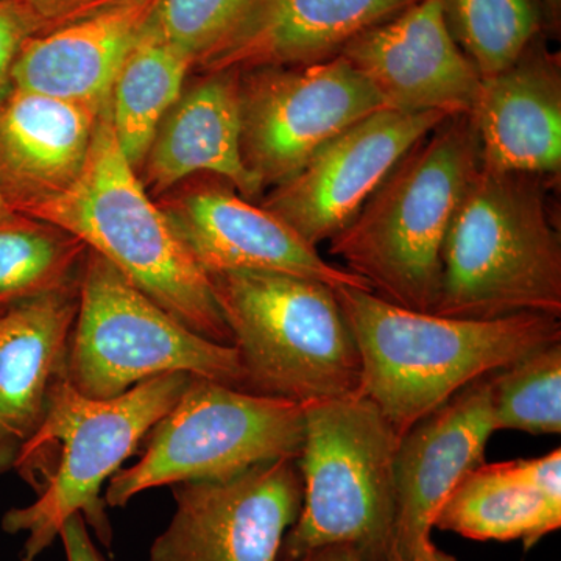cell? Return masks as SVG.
<instances>
[{
    "instance_id": "6da1fadb",
    "label": "cell",
    "mask_w": 561,
    "mask_h": 561,
    "mask_svg": "<svg viewBox=\"0 0 561 561\" xmlns=\"http://www.w3.org/2000/svg\"><path fill=\"white\" fill-rule=\"evenodd\" d=\"M334 294L359 348V397L400 438L468 383L561 342L559 317L545 313L451 319L409 311L373 291L341 287Z\"/></svg>"
},
{
    "instance_id": "7a4b0ae2",
    "label": "cell",
    "mask_w": 561,
    "mask_h": 561,
    "mask_svg": "<svg viewBox=\"0 0 561 561\" xmlns=\"http://www.w3.org/2000/svg\"><path fill=\"white\" fill-rule=\"evenodd\" d=\"M190 379L184 373H169L136 383L111 400L83 397L70 386L66 373L57 379L46 415L14 465L38 500L11 508L2 518L7 534L27 535L22 561L38 559L76 513L111 548L113 529L103 485L140 451V443L176 404Z\"/></svg>"
},
{
    "instance_id": "3957f363",
    "label": "cell",
    "mask_w": 561,
    "mask_h": 561,
    "mask_svg": "<svg viewBox=\"0 0 561 561\" xmlns=\"http://www.w3.org/2000/svg\"><path fill=\"white\" fill-rule=\"evenodd\" d=\"M481 165L474 122L446 117L397 162L328 251L382 300L434 311L446 234Z\"/></svg>"
},
{
    "instance_id": "277c9868",
    "label": "cell",
    "mask_w": 561,
    "mask_h": 561,
    "mask_svg": "<svg viewBox=\"0 0 561 561\" xmlns=\"http://www.w3.org/2000/svg\"><path fill=\"white\" fill-rule=\"evenodd\" d=\"M24 217L79 239L183 327L232 346L208 275L150 201L125 158L111 122L110 102L95 122L79 179Z\"/></svg>"
},
{
    "instance_id": "5b68a950",
    "label": "cell",
    "mask_w": 561,
    "mask_h": 561,
    "mask_svg": "<svg viewBox=\"0 0 561 561\" xmlns=\"http://www.w3.org/2000/svg\"><path fill=\"white\" fill-rule=\"evenodd\" d=\"M545 176L479 169L443 245L432 313L494 320L561 317V241Z\"/></svg>"
},
{
    "instance_id": "8992f818",
    "label": "cell",
    "mask_w": 561,
    "mask_h": 561,
    "mask_svg": "<svg viewBox=\"0 0 561 561\" xmlns=\"http://www.w3.org/2000/svg\"><path fill=\"white\" fill-rule=\"evenodd\" d=\"M208 278L245 371L243 390L301 405L359 397V348L334 289L279 273Z\"/></svg>"
},
{
    "instance_id": "52a82bcc",
    "label": "cell",
    "mask_w": 561,
    "mask_h": 561,
    "mask_svg": "<svg viewBox=\"0 0 561 561\" xmlns=\"http://www.w3.org/2000/svg\"><path fill=\"white\" fill-rule=\"evenodd\" d=\"M302 411L297 463L305 496L278 561H298L331 545L351 546L364 561H389L400 437L364 397L309 402Z\"/></svg>"
},
{
    "instance_id": "ba28073f",
    "label": "cell",
    "mask_w": 561,
    "mask_h": 561,
    "mask_svg": "<svg viewBox=\"0 0 561 561\" xmlns=\"http://www.w3.org/2000/svg\"><path fill=\"white\" fill-rule=\"evenodd\" d=\"M65 373L70 386L92 400L121 397L136 383L169 373L241 390L245 382L234 346L208 341L183 327L90 249Z\"/></svg>"
},
{
    "instance_id": "9c48e42d",
    "label": "cell",
    "mask_w": 561,
    "mask_h": 561,
    "mask_svg": "<svg viewBox=\"0 0 561 561\" xmlns=\"http://www.w3.org/2000/svg\"><path fill=\"white\" fill-rule=\"evenodd\" d=\"M305 411L298 402L191 376L171 411L144 438L142 456L106 483L110 507L144 491L231 478L265 461L298 459Z\"/></svg>"
},
{
    "instance_id": "30bf717a",
    "label": "cell",
    "mask_w": 561,
    "mask_h": 561,
    "mask_svg": "<svg viewBox=\"0 0 561 561\" xmlns=\"http://www.w3.org/2000/svg\"><path fill=\"white\" fill-rule=\"evenodd\" d=\"M239 106L242 160L264 187L297 175L324 144L387 110L342 55L313 65L243 70Z\"/></svg>"
},
{
    "instance_id": "8fae6325",
    "label": "cell",
    "mask_w": 561,
    "mask_h": 561,
    "mask_svg": "<svg viewBox=\"0 0 561 561\" xmlns=\"http://www.w3.org/2000/svg\"><path fill=\"white\" fill-rule=\"evenodd\" d=\"M172 493L175 515L149 561H278L305 485L297 459H278L231 478L175 483Z\"/></svg>"
},
{
    "instance_id": "7c38bea8",
    "label": "cell",
    "mask_w": 561,
    "mask_h": 561,
    "mask_svg": "<svg viewBox=\"0 0 561 561\" xmlns=\"http://www.w3.org/2000/svg\"><path fill=\"white\" fill-rule=\"evenodd\" d=\"M437 111L381 110L335 136L261 206L313 249L346 228L397 162L446 119Z\"/></svg>"
},
{
    "instance_id": "4fadbf2b",
    "label": "cell",
    "mask_w": 561,
    "mask_h": 561,
    "mask_svg": "<svg viewBox=\"0 0 561 561\" xmlns=\"http://www.w3.org/2000/svg\"><path fill=\"white\" fill-rule=\"evenodd\" d=\"M161 210L206 275L279 273L319 280L331 289L371 291L367 280L323 260L289 225L243 198L228 181L181 192Z\"/></svg>"
},
{
    "instance_id": "5bb4252c",
    "label": "cell",
    "mask_w": 561,
    "mask_h": 561,
    "mask_svg": "<svg viewBox=\"0 0 561 561\" xmlns=\"http://www.w3.org/2000/svg\"><path fill=\"white\" fill-rule=\"evenodd\" d=\"M343 58L389 110L470 116L481 73L461 51L440 0H416L346 44Z\"/></svg>"
},
{
    "instance_id": "9a60e30c",
    "label": "cell",
    "mask_w": 561,
    "mask_h": 561,
    "mask_svg": "<svg viewBox=\"0 0 561 561\" xmlns=\"http://www.w3.org/2000/svg\"><path fill=\"white\" fill-rule=\"evenodd\" d=\"M493 432L486 375L402 435L394 460L397 513L389 561H415L431 545L442 505L461 479L485 461Z\"/></svg>"
},
{
    "instance_id": "2e32d148",
    "label": "cell",
    "mask_w": 561,
    "mask_h": 561,
    "mask_svg": "<svg viewBox=\"0 0 561 561\" xmlns=\"http://www.w3.org/2000/svg\"><path fill=\"white\" fill-rule=\"evenodd\" d=\"M416 0H250L197 62L203 72L313 65L337 57L360 33Z\"/></svg>"
},
{
    "instance_id": "e0dca14e",
    "label": "cell",
    "mask_w": 561,
    "mask_h": 561,
    "mask_svg": "<svg viewBox=\"0 0 561 561\" xmlns=\"http://www.w3.org/2000/svg\"><path fill=\"white\" fill-rule=\"evenodd\" d=\"M542 36L508 68L482 77L470 117L491 171L560 176L561 62Z\"/></svg>"
},
{
    "instance_id": "ac0fdd59",
    "label": "cell",
    "mask_w": 561,
    "mask_h": 561,
    "mask_svg": "<svg viewBox=\"0 0 561 561\" xmlns=\"http://www.w3.org/2000/svg\"><path fill=\"white\" fill-rule=\"evenodd\" d=\"M157 0H121L22 44L11 87L101 113Z\"/></svg>"
},
{
    "instance_id": "d6986e66",
    "label": "cell",
    "mask_w": 561,
    "mask_h": 561,
    "mask_svg": "<svg viewBox=\"0 0 561 561\" xmlns=\"http://www.w3.org/2000/svg\"><path fill=\"white\" fill-rule=\"evenodd\" d=\"M77 311L79 286L0 312V474L14 470L46 415Z\"/></svg>"
},
{
    "instance_id": "ffe728a7",
    "label": "cell",
    "mask_w": 561,
    "mask_h": 561,
    "mask_svg": "<svg viewBox=\"0 0 561 561\" xmlns=\"http://www.w3.org/2000/svg\"><path fill=\"white\" fill-rule=\"evenodd\" d=\"M239 79V70L209 72L181 92L140 165L146 191L162 194L195 173L208 172L228 181L247 201L261 194L264 186L242 160Z\"/></svg>"
},
{
    "instance_id": "44dd1931",
    "label": "cell",
    "mask_w": 561,
    "mask_h": 561,
    "mask_svg": "<svg viewBox=\"0 0 561 561\" xmlns=\"http://www.w3.org/2000/svg\"><path fill=\"white\" fill-rule=\"evenodd\" d=\"M99 114L11 88L0 101V192L24 216L79 179Z\"/></svg>"
},
{
    "instance_id": "7402d4cb",
    "label": "cell",
    "mask_w": 561,
    "mask_h": 561,
    "mask_svg": "<svg viewBox=\"0 0 561 561\" xmlns=\"http://www.w3.org/2000/svg\"><path fill=\"white\" fill-rule=\"evenodd\" d=\"M561 526V451L479 465L442 505L434 529L530 549Z\"/></svg>"
},
{
    "instance_id": "603a6c76",
    "label": "cell",
    "mask_w": 561,
    "mask_h": 561,
    "mask_svg": "<svg viewBox=\"0 0 561 561\" xmlns=\"http://www.w3.org/2000/svg\"><path fill=\"white\" fill-rule=\"evenodd\" d=\"M194 61L147 31L140 33L124 61L110 110L114 133L125 158L139 171L165 114L179 101Z\"/></svg>"
},
{
    "instance_id": "cb8c5ba5",
    "label": "cell",
    "mask_w": 561,
    "mask_h": 561,
    "mask_svg": "<svg viewBox=\"0 0 561 561\" xmlns=\"http://www.w3.org/2000/svg\"><path fill=\"white\" fill-rule=\"evenodd\" d=\"M457 46L481 77L508 68L548 27L541 0H440Z\"/></svg>"
},
{
    "instance_id": "d4e9b609",
    "label": "cell",
    "mask_w": 561,
    "mask_h": 561,
    "mask_svg": "<svg viewBox=\"0 0 561 561\" xmlns=\"http://www.w3.org/2000/svg\"><path fill=\"white\" fill-rule=\"evenodd\" d=\"M88 247L79 239L31 220L0 230V311L41 295L72 289L80 284L77 268Z\"/></svg>"
},
{
    "instance_id": "484cf974",
    "label": "cell",
    "mask_w": 561,
    "mask_h": 561,
    "mask_svg": "<svg viewBox=\"0 0 561 561\" xmlns=\"http://www.w3.org/2000/svg\"><path fill=\"white\" fill-rule=\"evenodd\" d=\"M491 415L496 431L535 435L561 432V342L531 351L490 373Z\"/></svg>"
},
{
    "instance_id": "4316f807",
    "label": "cell",
    "mask_w": 561,
    "mask_h": 561,
    "mask_svg": "<svg viewBox=\"0 0 561 561\" xmlns=\"http://www.w3.org/2000/svg\"><path fill=\"white\" fill-rule=\"evenodd\" d=\"M250 0H157L144 31L183 51L194 66L241 18Z\"/></svg>"
},
{
    "instance_id": "83f0119b",
    "label": "cell",
    "mask_w": 561,
    "mask_h": 561,
    "mask_svg": "<svg viewBox=\"0 0 561 561\" xmlns=\"http://www.w3.org/2000/svg\"><path fill=\"white\" fill-rule=\"evenodd\" d=\"M41 32L35 18L16 0H0V101L13 88L11 69L22 44Z\"/></svg>"
},
{
    "instance_id": "f1b7e54d",
    "label": "cell",
    "mask_w": 561,
    "mask_h": 561,
    "mask_svg": "<svg viewBox=\"0 0 561 561\" xmlns=\"http://www.w3.org/2000/svg\"><path fill=\"white\" fill-rule=\"evenodd\" d=\"M35 18L41 33L55 31L70 22L83 20L95 11L114 5L121 0H16Z\"/></svg>"
},
{
    "instance_id": "f546056e",
    "label": "cell",
    "mask_w": 561,
    "mask_h": 561,
    "mask_svg": "<svg viewBox=\"0 0 561 561\" xmlns=\"http://www.w3.org/2000/svg\"><path fill=\"white\" fill-rule=\"evenodd\" d=\"M58 538L62 542L68 561H106L101 551L95 548L90 527L80 513L66 519Z\"/></svg>"
},
{
    "instance_id": "4dcf8cb0",
    "label": "cell",
    "mask_w": 561,
    "mask_h": 561,
    "mask_svg": "<svg viewBox=\"0 0 561 561\" xmlns=\"http://www.w3.org/2000/svg\"><path fill=\"white\" fill-rule=\"evenodd\" d=\"M298 561H364L351 546L331 545L313 549Z\"/></svg>"
},
{
    "instance_id": "1f68e13d",
    "label": "cell",
    "mask_w": 561,
    "mask_h": 561,
    "mask_svg": "<svg viewBox=\"0 0 561 561\" xmlns=\"http://www.w3.org/2000/svg\"><path fill=\"white\" fill-rule=\"evenodd\" d=\"M31 219L27 217L21 216L16 210H13L9 203L3 198L2 192H0V230L2 228H14L21 227V225L28 224Z\"/></svg>"
},
{
    "instance_id": "d6a6232c",
    "label": "cell",
    "mask_w": 561,
    "mask_h": 561,
    "mask_svg": "<svg viewBox=\"0 0 561 561\" xmlns=\"http://www.w3.org/2000/svg\"><path fill=\"white\" fill-rule=\"evenodd\" d=\"M541 3L549 27L556 31L560 27L561 0H541Z\"/></svg>"
},
{
    "instance_id": "836d02e7",
    "label": "cell",
    "mask_w": 561,
    "mask_h": 561,
    "mask_svg": "<svg viewBox=\"0 0 561 561\" xmlns=\"http://www.w3.org/2000/svg\"><path fill=\"white\" fill-rule=\"evenodd\" d=\"M415 561H457L449 553L443 552L442 549H438L434 542H431L423 552L416 557Z\"/></svg>"
},
{
    "instance_id": "e575fe53",
    "label": "cell",
    "mask_w": 561,
    "mask_h": 561,
    "mask_svg": "<svg viewBox=\"0 0 561 561\" xmlns=\"http://www.w3.org/2000/svg\"><path fill=\"white\" fill-rule=\"evenodd\" d=\"M0 312H2V311H0Z\"/></svg>"
}]
</instances>
